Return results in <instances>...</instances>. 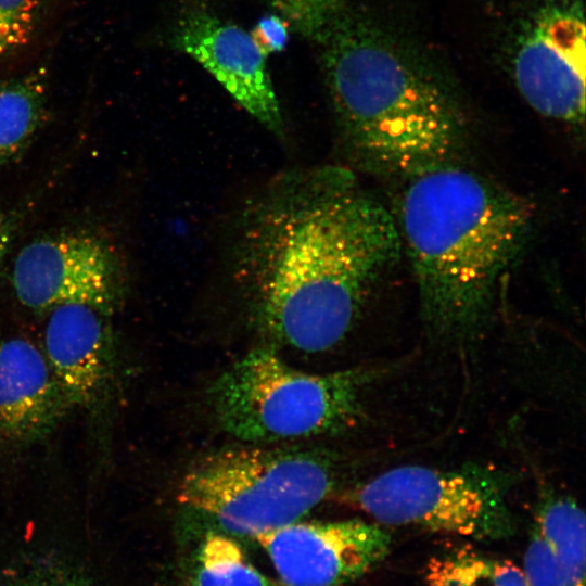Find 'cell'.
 <instances>
[{
    "mask_svg": "<svg viewBox=\"0 0 586 586\" xmlns=\"http://www.w3.org/2000/svg\"><path fill=\"white\" fill-rule=\"evenodd\" d=\"M394 214L345 165L276 175L233 224L229 276L256 329L318 353L337 345L400 258Z\"/></svg>",
    "mask_w": 586,
    "mask_h": 586,
    "instance_id": "cell-1",
    "label": "cell"
},
{
    "mask_svg": "<svg viewBox=\"0 0 586 586\" xmlns=\"http://www.w3.org/2000/svg\"><path fill=\"white\" fill-rule=\"evenodd\" d=\"M170 43L200 63L250 115L279 139L285 123L266 55L251 34L194 7L177 21Z\"/></svg>",
    "mask_w": 586,
    "mask_h": 586,
    "instance_id": "cell-10",
    "label": "cell"
},
{
    "mask_svg": "<svg viewBox=\"0 0 586 586\" xmlns=\"http://www.w3.org/2000/svg\"><path fill=\"white\" fill-rule=\"evenodd\" d=\"M317 43L349 168L404 182L460 163L469 139L464 98L411 28L345 3Z\"/></svg>",
    "mask_w": 586,
    "mask_h": 586,
    "instance_id": "cell-2",
    "label": "cell"
},
{
    "mask_svg": "<svg viewBox=\"0 0 586 586\" xmlns=\"http://www.w3.org/2000/svg\"><path fill=\"white\" fill-rule=\"evenodd\" d=\"M391 366L309 373L271 348H256L224 370L208 390L222 430L249 444L334 435L356 425L369 387Z\"/></svg>",
    "mask_w": 586,
    "mask_h": 586,
    "instance_id": "cell-4",
    "label": "cell"
},
{
    "mask_svg": "<svg viewBox=\"0 0 586 586\" xmlns=\"http://www.w3.org/2000/svg\"><path fill=\"white\" fill-rule=\"evenodd\" d=\"M425 579L429 586H528L513 562L468 549L432 558Z\"/></svg>",
    "mask_w": 586,
    "mask_h": 586,
    "instance_id": "cell-16",
    "label": "cell"
},
{
    "mask_svg": "<svg viewBox=\"0 0 586 586\" xmlns=\"http://www.w3.org/2000/svg\"><path fill=\"white\" fill-rule=\"evenodd\" d=\"M522 570L528 586H585L558 562L535 530L525 551Z\"/></svg>",
    "mask_w": 586,
    "mask_h": 586,
    "instance_id": "cell-19",
    "label": "cell"
},
{
    "mask_svg": "<svg viewBox=\"0 0 586 586\" xmlns=\"http://www.w3.org/2000/svg\"><path fill=\"white\" fill-rule=\"evenodd\" d=\"M495 53L524 101L546 118L585 120L584 0H493Z\"/></svg>",
    "mask_w": 586,
    "mask_h": 586,
    "instance_id": "cell-6",
    "label": "cell"
},
{
    "mask_svg": "<svg viewBox=\"0 0 586 586\" xmlns=\"http://www.w3.org/2000/svg\"><path fill=\"white\" fill-rule=\"evenodd\" d=\"M251 36L265 55L281 52L289 41L288 23L279 14L263 16Z\"/></svg>",
    "mask_w": 586,
    "mask_h": 586,
    "instance_id": "cell-21",
    "label": "cell"
},
{
    "mask_svg": "<svg viewBox=\"0 0 586 586\" xmlns=\"http://www.w3.org/2000/svg\"><path fill=\"white\" fill-rule=\"evenodd\" d=\"M284 586H343L388 553L391 536L375 522L295 521L255 537Z\"/></svg>",
    "mask_w": 586,
    "mask_h": 586,
    "instance_id": "cell-9",
    "label": "cell"
},
{
    "mask_svg": "<svg viewBox=\"0 0 586 586\" xmlns=\"http://www.w3.org/2000/svg\"><path fill=\"white\" fill-rule=\"evenodd\" d=\"M11 586H93L80 573L56 565L35 568L20 576Z\"/></svg>",
    "mask_w": 586,
    "mask_h": 586,
    "instance_id": "cell-20",
    "label": "cell"
},
{
    "mask_svg": "<svg viewBox=\"0 0 586 586\" xmlns=\"http://www.w3.org/2000/svg\"><path fill=\"white\" fill-rule=\"evenodd\" d=\"M430 339L475 342L534 226L532 204L461 163L404 181L394 215Z\"/></svg>",
    "mask_w": 586,
    "mask_h": 586,
    "instance_id": "cell-3",
    "label": "cell"
},
{
    "mask_svg": "<svg viewBox=\"0 0 586 586\" xmlns=\"http://www.w3.org/2000/svg\"><path fill=\"white\" fill-rule=\"evenodd\" d=\"M336 475L324 451L247 443L196 461L177 499L228 533L255 538L303 518L331 494Z\"/></svg>",
    "mask_w": 586,
    "mask_h": 586,
    "instance_id": "cell-5",
    "label": "cell"
},
{
    "mask_svg": "<svg viewBox=\"0 0 586 586\" xmlns=\"http://www.w3.org/2000/svg\"><path fill=\"white\" fill-rule=\"evenodd\" d=\"M105 316L85 304L51 309L44 355L72 407L90 408L105 391L111 371Z\"/></svg>",
    "mask_w": 586,
    "mask_h": 586,
    "instance_id": "cell-12",
    "label": "cell"
},
{
    "mask_svg": "<svg viewBox=\"0 0 586 586\" xmlns=\"http://www.w3.org/2000/svg\"><path fill=\"white\" fill-rule=\"evenodd\" d=\"M12 281L18 301L37 311L85 304L109 315L125 289L114 247L87 232H65L29 242L15 257Z\"/></svg>",
    "mask_w": 586,
    "mask_h": 586,
    "instance_id": "cell-8",
    "label": "cell"
},
{
    "mask_svg": "<svg viewBox=\"0 0 586 586\" xmlns=\"http://www.w3.org/2000/svg\"><path fill=\"white\" fill-rule=\"evenodd\" d=\"M192 586H275L232 539L211 533L194 558Z\"/></svg>",
    "mask_w": 586,
    "mask_h": 586,
    "instance_id": "cell-17",
    "label": "cell"
},
{
    "mask_svg": "<svg viewBox=\"0 0 586 586\" xmlns=\"http://www.w3.org/2000/svg\"><path fill=\"white\" fill-rule=\"evenodd\" d=\"M534 530L558 562L585 584V514L576 501L550 489H543Z\"/></svg>",
    "mask_w": 586,
    "mask_h": 586,
    "instance_id": "cell-15",
    "label": "cell"
},
{
    "mask_svg": "<svg viewBox=\"0 0 586 586\" xmlns=\"http://www.w3.org/2000/svg\"><path fill=\"white\" fill-rule=\"evenodd\" d=\"M49 59L0 77V168L21 155L47 122L51 90Z\"/></svg>",
    "mask_w": 586,
    "mask_h": 586,
    "instance_id": "cell-14",
    "label": "cell"
},
{
    "mask_svg": "<svg viewBox=\"0 0 586 586\" xmlns=\"http://www.w3.org/2000/svg\"><path fill=\"white\" fill-rule=\"evenodd\" d=\"M72 408L42 351L24 337L0 341V444L48 435Z\"/></svg>",
    "mask_w": 586,
    "mask_h": 586,
    "instance_id": "cell-11",
    "label": "cell"
},
{
    "mask_svg": "<svg viewBox=\"0 0 586 586\" xmlns=\"http://www.w3.org/2000/svg\"><path fill=\"white\" fill-rule=\"evenodd\" d=\"M75 0H0V77L49 56Z\"/></svg>",
    "mask_w": 586,
    "mask_h": 586,
    "instance_id": "cell-13",
    "label": "cell"
},
{
    "mask_svg": "<svg viewBox=\"0 0 586 586\" xmlns=\"http://www.w3.org/2000/svg\"><path fill=\"white\" fill-rule=\"evenodd\" d=\"M515 482L513 473L491 466H402L358 486L353 502L381 525L498 539L514 530L509 494Z\"/></svg>",
    "mask_w": 586,
    "mask_h": 586,
    "instance_id": "cell-7",
    "label": "cell"
},
{
    "mask_svg": "<svg viewBox=\"0 0 586 586\" xmlns=\"http://www.w3.org/2000/svg\"><path fill=\"white\" fill-rule=\"evenodd\" d=\"M300 35L318 41L346 0H268Z\"/></svg>",
    "mask_w": 586,
    "mask_h": 586,
    "instance_id": "cell-18",
    "label": "cell"
},
{
    "mask_svg": "<svg viewBox=\"0 0 586 586\" xmlns=\"http://www.w3.org/2000/svg\"><path fill=\"white\" fill-rule=\"evenodd\" d=\"M23 215L18 211H10L0 215V266L18 230Z\"/></svg>",
    "mask_w": 586,
    "mask_h": 586,
    "instance_id": "cell-22",
    "label": "cell"
}]
</instances>
